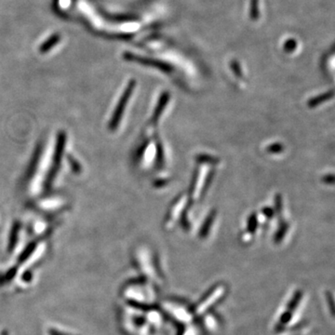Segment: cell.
<instances>
[{
	"label": "cell",
	"instance_id": "1",
	"mask_svg": "<svg viewBox=\"0 0 335 335\" xmlns=\"http://www.w3.org/2000/svg\"><path fill=\"white\" fill-rule=\"evenodd\" d=\"M130 94H131V89L127 90V92H126L125 94L123 95L121 101H120V104H118V106H117V108H116L115 116L113 117V120H112V122H111V125H110L112 129H115V128L116 127V125H117V123H118L119 118L121 117L123 110H124V107H125V104H126V102L129 100Z\"/></svg>",
	"mask_w": 335,
	"mask_h": 335
}]
</instances>
